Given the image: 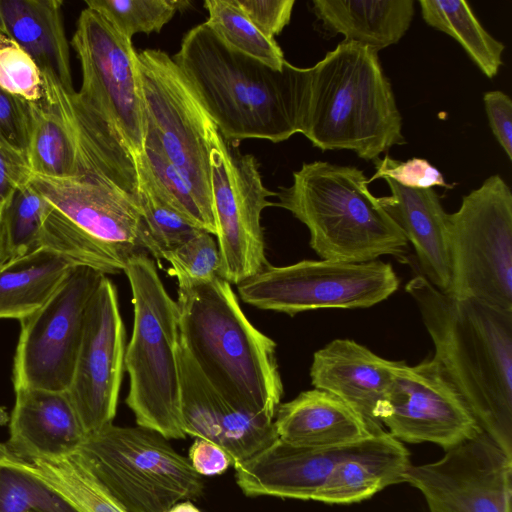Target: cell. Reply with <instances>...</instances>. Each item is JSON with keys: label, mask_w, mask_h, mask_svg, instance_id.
I'll list each match as a JSON object with an SVG mask.
<instances>
[{"label": "cell", "mask_w": 512, "mask_h": 512, "mask_svg": "<svg viewBox=\"0 0 512 512\" xmlns=\"http://www.w3.org/2000/svg\"><path fill=\"white\" fill-rule=\"evenodd\" d=\"M172 59L230 146L300 133L310 68L286 60L273 69L226 46L205 22L184 35Z\"/></svg>", "instance_id": "6da1fadb"}, {"label": "cell", "mask_w": 512, "mask_h": 512, "mask_svg": "<svg viewBox=\"0 0 512 512\" xmlns=\"http://www.w3.org/2000/svg\"><path fill=\"white\" fill-rule=\"evenodd\" d=\"M405 290L431 337L433 358L482 431L512 457V311L453 298L422 275Z\"/></svg>", "instance_id": "7a4b0ae2"}, {"label": "cell", "mask_w": 512, "mask_h": 512, "mask_svg": "<svg viewBox=\"0 0 512 512\" xmlns=\"http://www.w3.org/2000/svg\"><path fill=\"white\" fill-rule=\"evenodd\" d=\"M180 343L232 405L274 420L283 395L276 343L242 311L220 276L178 286Z\"/></svg>", "instance_id": "3957f363"}, {"label": "cell", "mask_w": 512, "mask_h": 512, "mask_svg": "<svg viewBox=\"0 0 512 512\" xmlns=\"http://www.w3.org/2000/svg\"><path fill=\"white\" fill-rule=\"evenodd\" d=\"M300 133L322 151L351 150L373 162L405 142L377 51L344 40L310 67Z\"/></svg>", "instance_id": "277c9868"}, {"label": "cell", "mask_w": 512, "mask_h": 512, "mask_svg": "<svg viewBox=\"0 0 512 512\" xmlns=\"http://www.w3.org/2000/svg\"><path fill=\"white\" fill-rule=\"evenodd\" d=\"M362 170L326 161L303 163L293 182L279 187L275 206L289 211L309 231L310 247L322 259L365 263L382 256L404 259L408 241L369 190Z\"/></svg>", "instance_id": "5b68a950"}, {"label": "cell", "mask_w": 512, "mask_h": 512, "mask_svg": "<svg viewBox=\"0 0 512 512\" xmlns=\"http://www.w3.org/2000/svg\"><path fill=\"white\" fill-rule=\"evenodd\" d=\"M123 272L134 307L133 332L124 367L129 375L126 404L138 426L165 438L184 439L180 415L179 309L147 253L130 256Z\"/></svg>", "instance_id": "8992f818"}, {"label": "cell", "mask_w": 512, "mask_h": 512, "mask_svg": "<svg viewBox=\"0 0 512 512\" xmlns=\"http://www.w3.org/2000/svg\"><path fill=\"white\" fill-rule=\"evenodd\" d=\"M75 454L128 512H167L203 494L202 476L188 457L145 427L111 423L88 435Z\"/></svg>", "instance_id": "52a82bcc"}, {"label": "cell", "mask_w": 512, "mask_h": 512, "mask_svg": "<svg viewBox=\"0 0 512 512\" xmlns=\"http://www.w3.org/2000/svg\"><path fill=\"white\" fill-rule=\"evenodd\" d=\"M137 57L145 141L160 148L215 224L211 159L224 139L171 56L159 49H145Z\"/></svg>", "instance_id": "ba28073f"}, {"label": "cell", "mask_w": 512, "mask_h": 512, "mask_svg": "<svg viewBox=\"0 0 512 512\" xmlns=\"http://www.w3.org/2000/svg\"><path fill=\"white\" fill-rule=\"evenodd\" d=\"M448 295L512 311V193L498 174L448 214Z\"/></svg>", "instance_id": "9c48e42d"}, {"label": "cell", "mask_w": 512, "mask_h": 512, "mask_svg": "<svg viewBox=\"0 0 512 512\" xmlns=\"http://www.w3.org/2000/svg\"><path fill=\"white\" fill-rule=\"evenodd\" d=\"M237 286L245 303L294 316L318 309L369 308L390 297L399 279L392 265L379 259L365 263L321 259L269 264Z\"/></svg>", "instance_id": "30bf717a"}, {"label": "cell", "mask_w": 512, "mask_h": 512, "mask_svg": "<svg viewBox=\"0 0 512 512\" xmlns=\"http://www.w3.org/2000/svg\"><path fill=\"white\" fill-rule=\"evenodd\" d=\"M104 273L74 266L50 298L20 320L13 360L14 390L67 391L81 343L85 313Z\"/></svg>", "instance_id": "8fae6325"}, {"label": "cell", "mask_w": 512, "mask_h": 512, "mask_svg": "<svg viewBox=\"0 0 512 512\" xmlns=\"http://www.w3.org/2000/svg\"><path fill=\"white\" fill-rule=\"evenodd\" d=\"M72 46L80 62L78 91L117 132L134 156L144 153L145 114L137 52L100 14L85 8Z\"/></svg>", "instance_id": "7c38bea8"}, {"label": "cell", "mask_w": 512, "mask_h": 512, "mask_svg": "<svg viewBox=\"0 0 512 512\" xmlns=\"http://www.w3.org/2000/svg\"><path fill=\"white\" fill-rule=\"evenodd\" d=\"M211 187L220 255L219 276L239 285L269 265L261 226L262 211L275 206L262 181L259 163L223 140L212 153Z\"/></svg>", "instance_id": "4fadbf2b"}, {"label": "cell", "mask_w": 512, "mask_h": 512, "mask_svg": "<svg viewBox=\"0 0 512 512\" xmlns=\"http://www.w3.org/2000/svg\"><path fill=\"white\" fill-rule=\"evenodd\" d=\"M378 419L400 442H429L445 451L483 432L433 357L413 366L395 361Z\"/></svg>", "instance_id": "5bb4252c"}, {"label": "cell", "mask_w": 512, "mask_h": 512, "mask_svg": "<svg viewBox=\"0 0 512 512\" xmlns=\"http://www.w3.org/2000/svg\"><path fill=\"white\" fill-rule=\"evenodd\" d=\"M403 482L422 493L429 512H512V457L484 432L435 462L411 464Z\"/></svg>", "instance_id": "9a60e30c"}, {"label": "cell", "mask_w": 512, "mask_h": 512, "mask_svg": "<svg viewBox=\"0 0 512 512\" xmlns=\"http://www.w3.org/2000/svg\"><path fill=\"white\" fill-rule=\"evenodd\" d=\"M30 182L80 232L124 266L139 252L155 258L136 197L110 180L92 173L32 174Z\"/></svg>", "instance_id": "2e32d148"}, {"label": "cell", "mask_w": 512, "mask_h": 512, "mask_svg": "<svg viewBox=\"0 0 512 512\" xmlns=\"http://www.w3.org/2000/svg\"><path fill=\"white\" fill-rule=\"evenodd\" d=\"M125 326L117 290L105 275L88 304L67 393L87 436L111 424L124 372Z\"/></svg>", "instance_id": "e0dca14e"}, {"label": "cell", "mask_w": 512, "mask_h": 512, "mask_svg": "<svg viewBox=\"0 0 512 512\" xmlns=\"http://www.w3.org/2000/svg\"><path fill=\"white\" fill-rule=\"evenodd\" d=\"M180 415L186 435L219 444L233 466L264 450L278 439L274 422L228 402L210 383L179 342Z\"/></svg>", "instance_id": "ac0fdd59"}, {"label": "cell", "mask_w": 512, "mask_h": 512, "mask_svg": "<svg viewBox=\"0 0 512 512\" xmlns=\"http://www.w3.org/2000/svg\"><path fill=\"white\" fill-rule=\"evenodd\" d=\"M385 431L360 442L327 448L288 444L279 438L233 467L243 494L313 500L333 469L343 460L374 446Z\"/></svg>", "instance_id": "d6986e66"}, {"label": "cell", "mask_w": 512, "mask_h": 512, "mask_svg": "<svg viewBox=\"0 0 512 512\" xmlns=\"http://www.w3.org/2000/svg\"><path fill=\"white\" fill-rule=\"evenodd\" d=\"M42 76L44 101L59 115L72 145L73 175H101L136 197L135 160L121 137L78 91H66L51 76Z\"/></svg>", "instance_id": "ffe728a7"}, {"label": "cell", "mask_w": 512, "mask_h": 512, "mask_svg": "<svg viewBox=\"0 0 512 512\" xmlns=\"http://www.w3.org/2000/svg\"><path fill=\"white\" fill-rule=\"evenodd\" d=\"M395 361L373 353L351 339L337 338L313 355L311 384L327 391L376 429L378 411L391 383Z\"/></svg>", "instance_id": "44dd1931"}, {"label": "cell", "mask_w": 512, "mask_h": 512, "mask_svg": "<svg viewBox=\"0 0 512 512\" xmlns=\"http://www.w3.org/2000/svg\"><path fill=\"white\" fill-rule=\"evenodd\" d=\"M5 448L14 456L52 459L78 451L87 434L67 391L15 390Z\"/></svg>", "instance_id": "7402d4cb"}, {"label": "cell", "mask_w": 512, "mask_h": 512, "mask_svg": "<svg viewBox=\"0 0 512 512\" xmlns=\"http://www.w3.org/2000/svg\"><path fill=\"white\" fill-rule=\"evenodd\" d=\"M391 195L378 202L412 244L423 275L434 287L448 294L451 268L448 247V214L433 188L404 187L384 178Z\"/></svg>", "instance_id": "603a6c76"}, {"label": "cell", "mask_w": 512, "mask_h": 512, "mask_svg": "<svg viewBox=\"0 0 512 512\" xmlns=\"http://www.w3.org/2000/svg\"><path fill=\"white\" fill-rule=\"evenodd\" d=\"M274 426L288 444L327 448L348 445L381 433L335 395L317 388L277 407Z\"/></svg>", "instance_id": "cb8c5ba5"}, {"label": "cell", "mask_w": 512, "mask_h": 512, "mask_svg": "<svg viewBox=\"0 0 512 512\" xmlns=\"http://www.w3.org/2000/svg\"><path fill=\"white\" fill-rule=\"evenodd\" d=\"M62 5L61 0H0V31L23 47L43 74L72 91Z\"/></svg>", "instance_id": "d4e9b609"}, {"label": "cell", "mask_w": 512, "mask_h": 512, "mask_svg": "<svg viewBox=\"0 0 512 512\" xmlns=\"http://www.w3.org/2000/svg\"><path fill=\"white\" fill-rule=\"evenodd\" d=\"M323 27L377 51L398 43L410 27L413 0H313Z\"/></svg>", "instance_id": "484cf974"}, {"label": "cell", "mask_w": 512, "mask_h": 512, "mask_svg": "<svg viewBox=\"0 0 512 512\" xmlns=\"http://www.w3.org/2000/svg\"><path fill=\"white\" fill-rule=\"evenodd\" d=\"M410 465L409 451L385 431L374 446L341 461L313 500L328 504L363 501L390 485L403 482V474Z\"/></svg>", "instance_id": "4316f807"}, {"label": "cell", "mask_w": 512, "mask_h": 512, "mask_svg": "<svg viewBox=\"0 0 512 512\" xmlns=\"http://www.w3.org/2000/svg\"><path fill=\"white\" fill-rule=\"evenodd\" d=\"M77 265L46 247L1 263L0 319L20 321L34 313Z\"/></svg>", "instance_id": "83f0119b"}, {"label": "cell", "mask_w": 512, "mask_h": 512, "mask_svg": "<svg viewBox=\"0 0 512 512\" xmlns=\"http://www.w3.org/2000/svg\"><path fill=\"white\" fill-rule=\"evenodd\" d=\"M423 20L461 44L470 59L488 78L502 66L505 46L493 38L463 0H420Z\"/></svg>", "instance_id": "f1b7e54d"}, {"label": "cell", "mask_w": 512, "mask_h": 512, "mask_svg": "<svg viewBox=\"0 0 512 512\" xmlns=\"http://www.w3.org/2000/svg\"><path fill=\"white\" fill-rule=\"evenodd\" d=\"M137 168V203L154 245L155 258L163 255L199 232L172 203L153 175L144 154L134 156Z\"/></svg>", "instance_id": "f546056e"}, {"label": "cell", "mask_w": 512, "mask_h": 512, "mask_svg": "<svg viewBox=\"0 0 512 512\" xmlns=\"http://www.w3.org/2000/svg\"><path fill=\"white\" fill-rule=\"evenodd\" d=\"M0 512H82L0 444Z\"/></svg>", "instance_id": "4dcf8cb0"}, {"label": "cell", "mask_w": 512, "mask_h": 512, "mask_svg": "<svg viewBox=\"0 0 512 512\" xmlns=\"http://www.w3.org/2000/svg\"><path fill=\"white\" fill-rule=\"evenodd\" d=\"M25 155L32 174L65 177L74 173V152L56 111L44 101L27 102Z\"/></svg>", "instance_id": "1f68e13d"}, {"label": "cell", "mask_w": 512, "mask_h": 512, "mask_svg": "<svg viewBox=\"0 0 512 512\" xmlns=\"http://www.w3.org/2000/svg\"><path fill=\"white\" fill-rule=\"evenodd\" d=\"M25 461L82 512H128L90 473L75 453L61 458H31Z\"/></svg>", "instance_id": "d6a6232c"}, {"label": "cell", "mask_w": 512, "mask_h": 512, "mask_svg": "<svg viewBox=\"0 0 512 512\" xmlns=\"http://www.w3.org/2000/svg\"><path fill=\"white\" fill-rule=\"evenodd\" d=\"M206 25L229 48L281 70L286 59L275 39L265 36L235 0H205Z\"/></svg>", "instance_id": "836d02e7"}, {"label": "cell", "mask_w": 512, "mask_h": 512, "mask_svg": "<svg viewBox=\"0 0 512 512\" xmlns=\"http://www.w3.org/2000/svg\"><path fill=\"white\" fill-rule=\"evenodd\" d=\"M86 8L100 14L118 33L132 41L138 33H159L177 11L190 2L184 0H86Z\"/></svg>", "instance_id": "e575fe53"}, {"label": "cell", "mask_w": 512, "mask_h": 512, "mask_svg": "<svg viewBox=\"0 0 512 512\" xmlns=\"http://www.w3.org/2000/svg\"><path fill=\"white\" fill-rule=\"evenodd\" d=\"M51 209L30 181L17 190L2 221L5 261L38 248L40 231Z\"/></svg>", "instance_id": "d590c367"}, {"label": "cell", "mask_w": 512, "mask_h": 512, "mask_svg": "<svg viewBox=\"0 0 512 512\" xmlns=\"http://www.w3.org/2000/svg\"><path fill=\"white\" fill-rule=\"evenodd\" d=\"M178 286L193 285L219 276L220 255L217 241L200 230L163 255Z\"/></svg>", "instance_id": "8d00e7d4"}, {"label": "cell", "mask_w": 512, "mask_h": 512, "mask_svg": "<svg viewBox=\"0 0 512 512\" xmlns=\"http://www.w3.org/2000/svg\"><path fill=\"white\" fill-rule=\"evenodd\" d=\"M0 88L25 102L44 99V82L40 68L11 37L0 31Z\"/></svg>", "instance_id": "74e56055"}, {"label": "cell", "mask_w": 512, "mask_h": 512, "mask_svg": "<svg viewBox=\"0 0 512 512\" xmlns=\"http://www.w3.org/2000/svg\"><path fill=\"white\" fill-rule=\"evenodd\" d=\"M143 154L153 175L173 205L198 228L215 236V224L204 213L192 190L160 148L150 141H145Z\"/></svg>", "instance_id": "f35d334b"}, {"label": "cell", "mask_w": 512, "mask_h": 512, "mask_svg": "<svg viewBox=\"0 0 512 512\" xmlns=\"http://www.w3.org/2000/svg\"><path fill=\"white\" fill-rule=\"evenodd\" d=\"M374 164L376 172L368 180L369 183L379 178H390L407 188L452 187L445 182L442 173L423 158L414 157L402 162L386 155L383 159L376 160Z\"/></svg>", "instance_id": "ab89813d"}, {"label": "cell", "mask_w": 512, "mask_h": 512, "mask_svg": "<svg viewBox=\"0 0 512 512\" xmlns=\"http://www.w3.org/2000/svg\"><path fill=\"white\" fill-rule=\"evenodd\" d=\"M248 19L265 36L275 39L289 24L294 0H235Z\"/></svg>", "instance_id": "60d3db41"}, {"label": "cell", "mask_w": 512, "mask_h": 512, "mask_svg": "<svg viewBox=\"0 0 512 512\" xmlns=\"http://www.w3.org/2000/svg\"><path fill=\"white\" fill-rule=\"evenodd\" d=\"M32 172L25 152L0 142V224L17 190L28 183Z\"/></svg>", "instance_id": "b9f144b4"}, {"label": "cell", "mask_w": 512, "mask_h": 512, "mask_svg": "<svg viewBox=\"0 0 512 512\" xmlns=\"http://www.w3.org/2000/svg\"><path fill=\"white\" fill-rule=\"evenodd\" d=\"M27 127V102L0 88V142L25 152Z\"/></svg>", "instance_id": "7bdbcfd3"}, {"label": "cell", "mask_w": 512, "mask_h": 512, "mask_svg": "<svg viewBox=\"0 0 512 512\" xmlns=\"http://www.w3.org/2000/svg\"><path fill=\"white\" fill-rule=\"evenodd\" d=\"M483 100L491 130L508 159L512 160V101L498 90L486 92Z\"/></svg>", "instance_id": "ee69618b"}, {"label": "cell", "mask_w": 512, "mask_h": 512, "mask_svg": "<svg viewBox=\"0 0 512 512\" xmlns=\"http://www.w3.org/2000/svg\"><path fill=\"white\" fill-rule=\"evenodd\" d=\"M188 459L192 468L201 476L221 475L233 461L219 444L203 438H195L190 446Z\"/></svg>", "instance_id": "f6af8a7d"}, {"label": "cell", "mask_w": 512, "mask_h": 512, "mask_svg": "<svg viewBox=\"0 0 512 512\" xmlns=\"http://www.w3.org/2000/svg\"><path fill=\"white\" fill-rule=\"evenodd\" d=\"M167 512H201L190 500H183L173 505Z\"/></svg>", "instance_id": "bcb514c9"}, {"label": "cell", "mask_w": 512, "mask_h": 512, "mask_svg": "<svg viewBox=\"0 0 512 512\" xmlns=\"http://www.w3.org/2000/svg\"><path fill=\"white\" fill-rule=\"evenodd\" d=\"M3 262H5V246H4L2 225L0 224V264Z\"/></svg>", "instance_id": "7dc6e473"}]
</instances>
